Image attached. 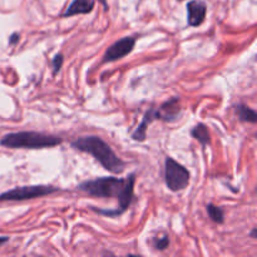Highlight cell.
I'll use <instances>...</instances> for the list:
<instances>
[{
	"instance_id": "6da1fadb",
	"label": "cell",
	"mask_w": 257,
	"mask_h": 257,
	"mask_svg": "<svg viewBox=\"0 0 257 257\" xmlns=\"http://www.w3.org/2000/svg\"><path fill=\"white\" fill-rule=\"evenodd\" d=\"M136 176L131 175L127 178L117 177H102L95 180L85 181L78 186L80 191L93 197L103 198H117L118 208L117 210H99V208L92 207L95 212L100 215L109 216V217H117L128 210L133 201V190H135Z\"/></svg>"
},
{
	"instance_id": "7a4b0ae2",
	"label": "cell",
	"mask_w": 257,
	"mask_h": 257,
	"mask_svg": "<svg viewBox=\"0 0 257 257\" xmlns=\"http://www.w3.org/2000/svg\"><path fill=\"white\" fill-rule=\"evenodd\" d=\"M72 147L80 152L92 155L108 172L119 175L124 171L125 163L115 155L114 151L109 147L107 142L97 136L78 138L77 141L72 142Z\"/></svg>"
},
{
	"instance_id": "3957f363",
	"label": "cell",
	"mask_w": 257,
	"mask_h": 257,
	"mask_svg": "<svg viewBox=\"0 0 257 257\" xmlns=\"http://www.w3.org/2000/svg\"><path fill=\"white\" fill-rule=\"evenodd\" d=\"M63 140L60 137L52 135H45L39 132H15L5 135L0 140V145L8 148H25V150H42L62 145Z\"/></svg>"
},
{
	"instance_id": "277c9868",
	"label": "cell",
	"mask_w": 257,
	"mask_h": 257,
	"mask_svg": "<svg viewBox=\"0 0 257 257\" xmlns=\"http://www.w3.org/2000/svg\"><path fill=\"white\" fill-rule=\"evenodd\" d=\"M165 182L173 192L182 191L190 183V172L177 161L167 157L165 161Z\"/></svg>"
},
{
	"instance_id": "5b68a950",
	"label": "cell",
	"mask_w": 257,
	"mask_h": 257,
	"mask_svg": "<svg viewBox=\"0 0 257 257\" xmlns=\"http://www.w3.org/2000/svg\"><path fill=\"white\" fill-rule=\"evenodd\" d=\"M58 188L52 186H24V187L13 188L7 192L0 195V201H25L32 200L35 197H43V196L52 195L57 192Z\"/></svg>"
},
{
	"instance_id": "8992f818",
	"label": "cell",
	"mask_w": 257,
	"mask_h": 257,
	"mask_svg": "<svg viewBox=\"0 0 257 257\" xmlns=\"http://www.w3.org/2000/svg\"><path fill=\"white\" fill-rule=\"evenodd\" d=\"M136 45V38L135 37H124L122 39L117 40L113 43L109 48L107 49L104 54V62L110 63L119 60L124 58L125 55L130 54L133 50Z\"/></svg>"
},
{
	"instance_id": "52a82bcc",
	"label": "cell",
	"mask_w": 257,
	"mask_h": 257,
	"mask_svg": "<svg viewBox=\"0 0 257 257\" xmlns=\"http://www.w3.org/2000/svg\"><path fill=\"white\" fill-rule=\"evenodd\" d=\"M207 5L202 0H192L187 3L188 13V25L190 27H200L206 18Z\"/></svg>"
},
{
	"instance_id": "ba28073f",
	"label": "cell",
	"mask_w": 257,
	"mask_h": 257,
	"mask_svg": "<svg viewBox=\"0 0 257 257\" xmlns=\"http://www.w3.org/2000/svg\"><path fill=\"white\" fill-rule=\"evenodd\" d=\"M157 110L161 120H165V122H173V120L177 119L178 115H180L181 113L180 99H178L177 97L172 98V99L163 103Z\"/></svg>"
},
{
	"instance_id": "9c48e42d",
	"label": "cell",
	"mask_w": 257,
	"mask_h": 257,
	"mask_svg": "<svg viewBox=\"0 0 257 257\" xmlns=\"http://www.w3.org/2000/svg\"><path fill=\"white\" fill-rule=\"evenodd\" d=\"M160 119V115H158V110L156 108H150L147 112L145 113V117L143 120L141 122V124L138 125L137 130L135 131V133L132 135V138L138 142H143L146 140V135H147V128L155 120Z\"/></svg>"
},
{
	"instance_id": "30bf717a",
	"label": "cell",
	"mask_w": 257,
	"mask_h": 257,
	"mask_svg": "<svg viewBox=\"0 0 257 257\" xmlns=\"http://www.w3.org/2000/svg\"><path fill=\"white\" fill-rule=\"evenodd\" d=\"M95 0H73L63 17H73L78 14H89L94 9Z\"/></svg>"
},
{
	"instance_id": "8fae6325",
	"label": "cell",
	"mask_w": 257,
	"mask_h": 257,
	"mask_svg": "<svg viewBox=\"0 0 257 257\" xmlns=\"http://www.w3.org/2000/svg\"><path fill=\"white\" fill-rule=\"evenodd\" d=\"M191 136L195 140H197L202 146H207L211 143L210 131H208V128L203 123H198L197 125H195L192 131H191Z\"/></svg>"
},
{
	"instance_id": "7c38bea8",
	"label": "cell",
	"mask_w": 257,
	"mask_h": 257,
	"mask_svg": "<svg viewBox=\"0 0 257 257\" xmlns=\"http://www.w3.org/2000/svg\"><path fill=\"white\" fill-rule=\"evenodd\" d=\"M236 113H237L238 118L243 122H250V123H256L257 120V114L253 109L246 107L243 104L236 105Z\"/></svg>"
},
{
	"instance_id": "4fadbf2b",
	"label": "cell",
	"mask_w": 257,
	"mask_h": 257,
	"mask_svg": "<svg viewBox=\"0 0 257 257\" xmlns=\"http://www.w3.org/2000/svg\"><path fill=\"white\" fill-rule=\"evenodd\" d=\"M207 212L213 222L223 223V221H225V213H223V210L221 207H218V206L210 203V205H207Z\"/></svg>"
},
{
	"instance_id": "5bb4252c",
	"label": "cell",
	"mask_w": 257,
	"mask_h": 257,
	"mask_svg": "<svg viewBox=\"0 0 257 257\" xmlns=\"http://www.w3.org/2000/svg\"><path fill=\"white\" fill-rule=\"evenodd\" d=\"M168 246H170V237H168L167 235H163L162 237L156 238L155 240V248H157V250L163 251L166 250Z\"/></svg>"
},
{
	"instance_id": "9a60e30c",
	"label": "cell",
	"mask_w": 257,
	"mask_h": 257,
	"mask_svg": "<svg viewBox=\"0 0 257 257\" xmlns=\"http://www.w3.org/2000/svg\"><path fill=\"white\" fill-rule=\"evenodd\" d=\"M63 64V55L62 54H57L54 58H53V74H57L58 72L60 70Z\"/></svg>"
},
{
	"instance_id": "2e32d148",
	"label": "cell",
	"mask_w": 257,
	"mask_h": 257,
	"mask_svg": "<svg viewBox=\"0 0 257 257\" xmlns=\"http://www.w3.org/2000/svg\"><path fill=\"white\" fill-rule=\"evenodd\" d=\"M18 40H19V34L14 33V34H13L12 37H10L9 44H15V43H18Z\"/></svg>"
},
{
	"instance_id": "e0dca14e",
	"label": "cell",
	"mask_w": 257,
	"mask_h": 257,
	"mask_svg": "<svg viewBox=\"0 0 257 257\" xmlns=\"http://www.w3.org/2000/svg\"><path fill=\"white\" fill-rule=\"evenodd\" d=\"M8 241H9V237H8V236H0V245L8 242Z\"/></svg>"
},
{
	"instance_id": "ac0fdd59",
	"label": "cell",
	"mask_w": 257,
	"mask_h": 257,
	"mask_svg": "<svg viewBox=\"0 0 257 257\" xmlns=\"http://www.w3.org/2000/svg\"><path fill=\"white\" fill-rule=\"evenodd\" d=\"M251 237H253V238L256 237V228H253V230L251 231Z\"/></svg>"
},
{
	"instance_id": "d6986e66",
	"label": "cell",
	"mask_w": 257,
	"mask_h": 257,
	"mask_svg": "<svg viewBox=\"0 0 257 257\" xmlns=\"http://www.w3.org/2000/svg\"><path fill=\"white\" fill-rule=\"evenodd\" d=\"M178 2H183V0H178Z\"/></svg>"
}]
</instances>
